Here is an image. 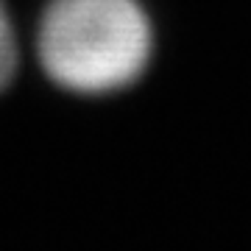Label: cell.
Segmentation results:
<instances>
[{"label": "cell", "mask_w": 251, "mask_h": 251, "mask_svg": "<svg viewBox=\"0 0 251 251\" xmlns=\"http://www.w3.org/2000/svg\"><path fill=\"white\" fill-rule=\"evenodd\" d=\"M151 50V23L137 0H50L36 28L42 70L78 95H106L134 84Z\"/></svg>", "instance_id": "cell-1"}, {"label": "cell", "mask_w": 251, "mask_h": 251, "mask_svg": "<svg viewBox=\"0 0 251 251\" xmlns=\"http://www.w3.org/2000/svg\"><path fill=\"white\" fill-rule=\"evenodd\" d=\"M14 70H17V36L6 14V6L0 3V90L14 78Z\"/></svg>", "instance_id": "cell-2"}]
</instances>
